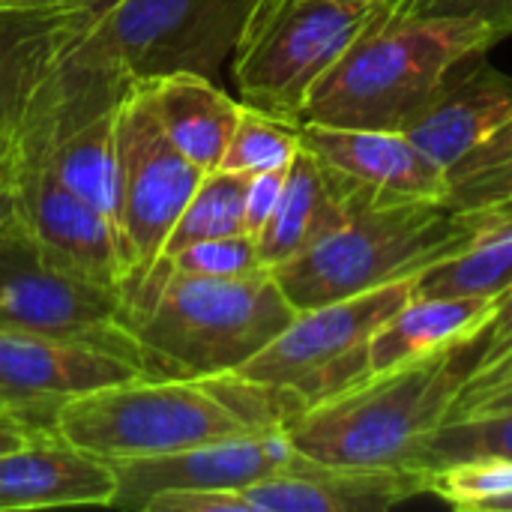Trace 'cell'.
<instances>
[{
  "mask_svg": "<svg viewBox=\"0 0 512 512\" xmlns=\"http://www.w3.org/2000/svg\"><path fill=\"white\" fill-rule=\"evenodd\" d=\"M123 327L150 381H201L240 372L297 315L273 273L216 279L159 258L120 282Z\"/></svg>",
  "mask_w": 512,
  "mask_h": 512,
  "instance_id": "obj_1",
  "label": "cell"
},
{
  "mask_svg": "<svg viewBox=\"0 0 512 512\" xmlns=\"http://www.w3.org/2000/svg\"><path fill=\"white\" fill-rule=\"evenodd\" d=\"M501 39L498 27L477 18L375 21L312 87L300 123L402 132L462 60L486 54Z\"/></svg>",
  "mask_w": 512,
  "mask_h": 512,
  "instance_id": "obj_2",
  "label": "cell"
},
{
  "mask_svg": "<svg viewBox=\"0 0 512 512\" xmlns=\"http://www.w3.org/2000/svg\"><path fill=\"white\" fill-rule=\"evenodd\" d=\"M468 339L300 411L285 426L291 447L336 468L414 471L423 441L450 417L471 375Z\"/></svg>",
  "mask_w": 512,
  "mask_h": 512,
  "instance_id": "obj_3",
  "label": "cell"
},
{
  "mask_svg": "<svg viewBox=\"0 0 512 512\" xmlns=\"http://www.w3.org/2000/svg\"><path fill=\"white\" fill-rule=\"evenodd\" d=\"M480 234L471 213L444 201H354L348 219L303 255L273 267L285 300L303 312L408 279Z\"/></svg>",
  "mask_w": 512,
  "mask_h": 512,
  "instance_id": "obj_4",
  "label": "cell"
},
{
  "mask_svg": "<svg viewBox=\"0 0 512 512\" xmlns=\"http://www.w3.org/2000/svg\"><path fill=\"white\" fill-rule=\"evenodd\" d=\"M57 138L54 90L45 75L15 126L6 132L0 156L12 213L54 264L87 282L120 291L126 270L111 225L60 180L54 165Z\"/></svg>",
  "mask_w": 512,
  "mask_h": 512,
  "instance_id": "obj_5",
  "label": "cell"
},
{
  "mask_svg": "<svg viewBox=\"0 0 512 512\" xmlns=\"http://www.w3.org/2000/svg\"><path fill=\"white\" fill-rule=\"evenodd\" d=\"M54 435L105 462L255 435L204 381L132 378L66 399Z\"/></svg>",
  "mask_w": 512,
  "mask_h": 512,
  "instance_id": "obj_6",
  "label": "cell"
},
{
  "mask_svg": "<svg viewBox=\"0 0 512 512\" xmlns=\"http://www.w3.org/2000/svg\"><path fill=\"white\" fill-rule=\"evenodd\" d=\"M378 21V3L258 0L231 51L243 105L297 120L312 87Z\"/></svg>",
  "mask_w": 512,
  "mask_h": 512,
  "instance_id": "obj_7",
  "label": "cell"
},
{
  "mask_svg": "<svg viewBox=\"0 0 512 512\" xmlns=\"http://www.w3.org/2000/svg\"><path fill=\"white\" fill-rule=\"evenodd\" d=\"M255 3L258 0H123L69 48L111 69L129 87L177 72L216 81Z\"/></svg>",
  "mask_w": 512,
  "mask_h": 512,
  "instance_id": "obj_8",
  "label": "cell"
},
{
  "mask_svg": "<svg viewBox=\"0 0 512 512\" xmlns=\"http://www.w3.org/2000/svg\"><path fill=\"white\" fill-rule=\"evenodd\" d=\"M414 294V276L303 309L237 375L276 387L306 411L369 378V342Z\"/></svg>",
  "mask_w": 512,
  "mask_h": 512,
  "instance_id": "obj_9",
  "label": "cell"
},
{
  "mask_svg": "<svg viewBox=\"0 0 512 512\" xmlns=\"http://www.w3.org/2000/svg\"><path fill=\"white\" fill-rule=\"evenodd\" d=\"M204 174L174 147L144 96L129 87L114 111L111 204V234L126 276H141L162 258V246Z\"/></svg>",
  "mask_w": 512,
  "mask_h": 512,
  "instance_id": "obj_10",
  "label": "cell"
},
{
  "mask_svg": "<svg viewBox=\"0 0 512 512\" xmlns=\"http://www.w3.org/2000/svg\"><path fill=\"white\" fill-rule=\"evenodd\" d=\"M0 330L96 345L144 375L141 351L123 327L120 291L54 264L15 213L0 222Z\"/></svg>",
  "mask_w": 512,
  "mask_h": 512,
  "instance_id": "obj_11",
  "label": "cell"
},
{
  "mask_svg": "<svg viewBox=\"0 0 512 512\" xmlns=\"http://www.w3.org/2000/svg\"><path fill=\"white\" fill-rule=\"evenodd\" d=\"M300 462L285 429L255 432L231 441L201 444L162 456L111 459L117 510H147L156 495L180 489H228L243 492L252 483L288 471Z\"/></svg>",
  "mask_w": 512,
  "mask_h": 512,
  "instance_id": "obj_12",
  "label": "cell"
},
{
  "mask_svg": "<svg viewBox=\"0 0 512 512\" xmlns=\"http://www.w3.org/2000/svg\"><path fill=\"white\" fill-rule=\"evenodd\" d=\"M303 147L333 171L351 201H444L450 195V174L396 129L303 123Z\"/></svg>",
  "mask_w": 512,
  "mask_h": 512,
  "instance_id": "obj_13",
  "label": "cell"
},
{
  "mask_svg": "<svg viewBox=\"0 0 512 512\" xmlns=\"http://www.w3.org/2000/svg\"><path fill=\"white\" fill-rule=\"evenodd\" d=\"M512 120V75L486 60H462L402 129L447 174Z\"/></svg>",
  "mask_w": 512,
  "mask_h": 512,
  "instance_id": "obj_14",
  "label": "cell"
},
{
  "mask_svg": "<svg viewBox=\"0 0 512 512\" xmlns=\"http://www.w3.org/2000/svg\"><path fill=\"white\" fill-rule=\"evenodd\" d=\"M426 492V474L411 468H336L306 456L288 471L243 489L252 512H381Z\"/></svg>",
  "mask_w": 512,
  "mask_h": 512,
  "instance_id": "obj_15",
  "label": "cell"
},
{
  "mask_svg": "<svg viewBox=\"0 0 512 512\" xmlns=\"http://www.w3.org/2000/svg\"><path fill=\"white\" fill-rule=\"evenodd\" d=\"M111 498V465L57 435L36 438L0 456V512L111 507Z\"/></svg>",
  "mask_w": 512,
  "mask_h": 512,
  "instance_id": "obj_16",
  "label": "cell"
},
{
  "mask_svg": "<svg viewBox=\"0 0 512 512\" xmlns=\"http://www.w3.org/2000/svg\"><path fill=\"white\" fill-rule=\"evenodd\" d=\"M132 378L141 369L96 345L0 330V387L24 399L66 402Z\"/></svg>",
  "mask_w": 512,
  "mask_h": 512,
  "instance_id": "obj_17",
  "label": "cell"
},
{
  "mask_svg": "<svg viewBox=\"0 0 512 512\" xmlns=\"http://www.w3.org/2000/svg\"><path fill=\"white\" fill-rule=\"evenodd\" d=\"M132 87L144 96L165 135L186 159L201 171H216L222 165L240 117V102H234L213 78L177 72Z\"/></svg>",
  "mask_w": 512,
  "mask_h": 512,
  "instance_id": "obj_18",
  "label": "cell"
},
{
  "mask_svg": "<svg viewBox=\"0 0 512 512\" xmlns=\"http://www.w3.org/2000/svg\"><path fill=\"white\" fill-rule=\"evenodd\" d=\"M345 219L348 204L339 180L309 147H300L294 162L288 165L282 198L255 237L258 258L267 270H273L312 249Z\"/></svg>",
  "mask_w": 512,
  "mask_h": 512,
  "instance_id": "obj_19",
  "label": "cell"
},
{
  "mask_svg": "<svg viewBox=\"0 0 512 512\" xmlns=\"http://www.w3.org/2000/svg\"><path fill=\"white\" fill-rule=\"evenodd\" d=\"M495 297H414L390 315L369 342V378L435 354L480 327L495 312Z\"/></svg>",
  "mask_w": 512,
  "mask_h": 512,
  "instance_id": "obj_20",
  "label": "cell"
},
{
  "mask_svg": "<svg viewBox=\"0 0 512 512\" xmlns=\"http://www.w3.org/2000/svg\"><path fill=\"white\" fill-rule=\"evenodd\" d=\"M57 6L0 9V126L9 132L63 48Z\"/></svg>",
  "mask_w": 512,
  "mask_h": 512,
  "instance_id": "obj_21",
  "label": "cell"
},
{
  "mask_svg": "<svg viewBox=\"0 0 512 512\" xmlns=\"http://www.w3.org/2000/svg\"><path fill=\"white\" fill-rule=\"evenodd\" d=\"M512 291V222L483 228L465 249L414 276V297H507Z\"/></svg>",
  "mask_w": 512,
  "mask_h": 512,
  "instance_id": "obj_22",
  "label": "cell"
},
{
  "mask_svg": "<svg viewBox=\"0 0 512 512\" xmlns=\"http://www.w3.org/2000/svg\"><path fill=\"white\" fill-rule=\"evenodd\" d=\"M114 111H105L75 132L57 138L54 165L60 180L111 225L114 204Z\"/></svg>",
  "mask_w": 512,
  "mask_h": 512,
  "instance_id": "obj_23",
  "label": "cell"
},
{
  "mask_svg": "<svg viewBox=\"0 0 512 512\" xmlns=\"http://www.w3.org/2000/svg\"><path fill=\"white\" fill-rule=\"evenodd\" d=\"M246 183L249 174H234L225 168L207 171L186 201L183 213L177 216L165 246L162 258L177 255L180 249L213 240V237H228V234H246L243 228V201H246Z\"/></svg>",
  "mask_w": 512,
  "mask_h": 512,
  "instance_id": "obj_24",
  "label": "cell"
},
{
  "mask_svg": "<svg viewBox=\"0 0 512 512\" xmlns=\"http://www.w3.org/2000/svg\"><path fill=\"white\" fill-rule=\"evenodd\" d=\"M462 459H507L512 462V408L468 411L447 417L420 447L414 471H435Z\"/></svg>",
  "mask_w": 512,
  "mask_h": 512,
  "instance_id": "obj_25",
  "label": "cell"
},
{
  "mask_svg": "<svg viewBox=\"0 0 512 512\" xmlns=\"http://www.w3.org/2000/svg\"><path fill=\"white\" fill-rule=\"evenodd\" d=\"M300 147H303V123L240 102V117L219 168L234 174H261L273 168H288Z\"/></svg>",
  "mask_w": 512,
  "mask_h": 512,
  "instance_id": "obj_26",
  "label": "cell"
},
{
  "mask_svg": "<svg viewBox=\"0 0 512 512\" xmlns=\"http://www.w3.org/2000/svg\"><path fill=\"white\" fill-rule=\"evenodd\" d=\"M426 492L456 510H480L486 501L512 492V462L462 459L426 474Z\"/></svg>",
  "mask_w": 512,
  "mask_h": 512,
  "instance_id": "obj_27",
  "label": "cell"
},
{
  "mask_svg": "<svg viewBox=\"0 0 512 512\" xmlns=\"http://www.w3.org/2000/svg\"><path fill=\"white\" fill-rule=\"evenodd\" d=\"M177 270L195 273V276H216V279H234L249 276L255 270H264L258 258V243L252 234H228L192 243L168 258Z\"/></svg>",
  "mask_w": 512,
  "mask_h": 512,
  "instance_id": "obj_28",
  "label": "cell"
},
{
  "mask_svg": "<svg viewBox=\"0 0 512 512\" xmlns=\"http://www.w3.org/2000/svg\"><path fill=\"white\" fill-rule=\"evenodd\" d=\"M468 357H471L468 381L483 375V372H489V369H495L498 363H504L507 357H512V291L507 297L498 300L495 312L480 327V333H474L468 339Z\"/></svg>",
  "mask_w": 512,
  "mask_h": 512,
  "instance_id": "obj_29",
  "label": "cell"
},
{
  "mask_svg": "<svg viewBox=\"0 0 512 512\" xmlns=\"http://www.w3.org/2000/svg\"><path fill=\"white\" fill-rule=\"evenodd\" d=\"M447 204L456 210H504L512 207V162L474 174L450 186Z\"/></svg>",
  "mask_w": 512,
  "mask_h": 512,
  "instance_id": "obj_30",
  "label": "cell"
},
{
  "mask_svg": "<svg viewBox=\"0 0 512 512\" xmlns=\"http://www.w3.org/2000/svg\"><path fill=\"white\" fill-rule=\"evenodd\" d=\"M144 512H252L240 492L228 489H180L156 495Z\"/></svg>",
  "mask_w": 512,
  "mask_h": 512,
  "instance_id": "obj_31",
  "label": "cell"
},
{
  "mask_svg": "<svg viewBox=\"0 0 512 512\" xmlns=\"http://www.w3.org/2000/svg\"><path fill=\"white\" fill-rule=\"evenodd\" d=\"M285 177H288V168L249 174L246 201H243V228H246V234L258 237V231L267 225V219L273 216V210H276V204L282 198Z\"/></svg>",
  "mask_w": 512,
  "mask_h": 512,
  "instance_id": "obj_32",
  "label": "cell"
},
{
  "mask_svg": "<svg viewBox=\"0 0 512 512\" xmlns=\"http://www.w3.org/2000/svg\"><path fill=\"white\" fill-rule=\"evenodd\" d=\"M417 15H456V18H477L507 39L512 36V0H426Z\"/></svg>",
  "mask_w": 512,
  "mask_h": 512,
  "instance_id": "obj_33",
  "label": "cell"
},
{
  "mask_svg": "<svg viewBox=\"0 0 512 512\" xmlns=\"http://www.w3.org/2000/svg\"><path fill=\"white\" fill-rule=\"evenodd\" d=\"M512 162V120L498 129L489 141H483L474 153H468L453 171H450V186L459 183V180H468L474 174H483V171H492L498 165H507Z\"/></svg>",
  "mask_w": 512,
  "mask_h": 512,
  "instance_id": "obj_34",
  "label": "cell"
},
{
  "mask_svg": "<svg viewBox=\"0 0 512 512\" xmlns=\"http://www.w3.org/2000/svg\"><path fill=\"white\" fill-rule=\"evenodd\" d=\"M123 0H60L57 9L66 15V27H63V48L75 45L81 36H87L114 6H120ZM60 48V51H63Z\"/></svg>",
  "mask_w": 512,
  "mask_h": 512,
  "instance_id": "obj_35",
  "label": "cell"
},
{
  "mask_svg": "<svg viewBox=\"0 0 512 512\" xmlns=\"http://www.w3.org/2000/svg\"><path fill=\"white\" fill-rule=\"evenodd\" d=\"M45 435H54V426L27 414H0V456Z\"/></svg>",
  "mask_w": 512,
  "mask_h": 512,
  "instance_id": "obj_36",
  "label": "cell"
},
{
  "mask_svg": "<svg viewBox=\"0 0 512 512\" xmlns=\"http://www.w3.org/2000/svg\"><path fill=\"white\" fill-rule=\"evenodd\" d=\"M501 387H512V357H507L504 363H498L495 369H489V372L471 378V381L462 387V393H459V399H456V405H453L450 414H456V411L474 405L477 399H483V396H489V393H495V390H501Z\"/></svg>",
  "mask_w": 512,
  "mask_h": 512,
  "instance_id": "obj_37",
  "label": "cell"
},
{
  "mask_svg": "<svg viewBox=\"0 0 512 512\" xmlns=\"http://www.w3.org/2000/svg\"><path fill=\"white\" fill-rule=\"evenodd\" d=\"M60 405L63 402H51V399H24L6 387H0V414H27V417H36V420L54 426Z\"/></svg>",
  "mask_w": 512,
  "mask_h": 512,
  "instance_id": "obj_38",
  "label": "cell"
},
{
  "mask_svg": "<svg viewBox=\"0 0 512 512\" xmlns=\"http://www.w3.org/2000/svg\"><path fill=\"white\" fill-rule=\"evenodd\" d=\"M423 3L426 0H378V21L390 24V21H399V18H411V15H417V9Z\"/></svg>",
  "mask_w": 512,
  "mask_h": 512,
  "instance_id": "obj_39",
  "label": "cell"
},
{
  "mask_svg": "<svg viewBox=\"0 0 512 512\" xmlns=\"http://www.w3.org/2000/svg\"><path fill=\"white\" fill-rule=\"evenodd\" d=\"M492 408H512V387H501V390H495V393H489V396L477 399L474 405H468V408H462V411H456V414H468V411H492ZM456 414H450V417H456Z\"/></svg>",
  "mask_w": 512,
  "mask_h": 512,
  "instance_id": "obj_40",
  "label": "cell"
},
{
  "mask_svg": "<svg viewBox=\"0 0 512 512\" xmlns=\"http://www.w3.org/2000/svg\"><path fill=\"white\" fill-rule=\"evenodd\" d=\"M465 213H468V210H465ZM471 216H474V222H477L480 231H483V228L498 225V222H512V207H504V210H471Z\"/></svg>",
  "mask_w": 512,
  "mask_h": 512,
  "instance_id": "obj_41",
  "label": "cell"
},
{
  "mask_svg": "<svg viewBox=\"0 0 512 512\" xmlns=\"http://www.w3.org/2000/svg\"><path fill=\"white\" fill-rule=\"evenodd\" d=\"M60 0H0V9H36V6H57Z\"/></svg>",
  "mask_w": 512,
  "mask_h": 512,
  "instance_id": "obj_42",
  "label": "cell"
},
{
  "mask_svg": "<svg viewBox=\"0 0 512 512\" xmlns=\"http://www.w3.org/2000/svg\"><path fill=\"white\" fill-rule=\"evenodd\" d=\"M480 510L483 512H512V492L501 495V498H492V501H486Z\"/></svg>",
  "mask_w": 512,
  "mask_h": 512,
  "instance_id": "obj_43",
  "label": "cell"
},
{
  "mask_svg": "<svg viewBox=\"0 0 512 512\" xmlns=\"http://www.w3.org/2000/svg\"><path fill=\"white\" fill-rule=\"evenodd\" d=\"M6 216H12V195H9L6 180H3V174H0V222H3Z\"/></svg>",
  "mask_w": 512,
  "mask_h": 512,
  "instance_id": "obj_44",
  "label": "cell"
},
{
  "mask_svg": "<svg viewBox=\"0 0 512 512\" xmlns=\"http://www.w3.org/2000/svg\"><path fill=\"white\" fill-rule=\"evenodd\" d=\"M333 3H342V6H366V3H378V0H333Z\"/></svg>",
  "mask_w": 512,
  "mask_h": 512,
  "instance_id": "obj_45",
  "label": "cell"
},
{
  "mask_svg": "<svg viewBox=\"0 0 512 512\" xmlns=\"http://www.w3.org/2000/svg\"><path fill=\"white\" fill-rule=\"evenodd\" d=\"M3 147H6V132H3V126H0V156H3Z\"/></svg>",
  "mask_w": 512,
  "mask_h": 512,
  "instance_id": "obj_46",
  "label": "cell"
}]
</instances>
